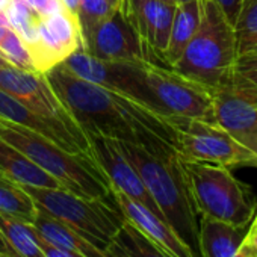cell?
I'll list each match as a JSON object with an SVG mask.
<instances>
[{"instance_id": "6da1fadb", "label": "cell", "mask_w": 257, "mask_h": 257, "mask_svg": "<svg viewBox=\"0 0 257 257\" xmlns=\"http://www.w3.org/2000/svg\"><path fill=\"white\" fill-rule=\"evenodd\" d=\"M44 74L85 135L124 141L150 152L174 147L171 125L143 104L74 76L62 64Z\"/></svg>"}, {"instance_id": "7a4b0ae2", "label": "cell", "mask_w": 257, "mask_h": 257, "mask_svg": "<svg viewBox=\"0 0 257 257\" xmlns=\"http://www.w3.org/2000/svg\"><path fill=\"white\" fill-rule=\"evenodd\" d=\"M116 144L140 174L171 228L189 246L194 257H201L198 240L200 216L194 204L183 162L176 149L168 146L158 152H150L141 146L124 141H116Z\"/></svg>"}, {"instance_id": "3957f363", "label": "cell", "mask_w": 257, "mask_h": 257, "mask_svg": "<svg viewBox=\"0 0 257 257\" xmlns=\"http://www.w3.org/2000/svg\"><path fill=\"white\" fill-rule=\"evenodd\" d=\"M0 140L55 177L64 189L85 198L110 195L109 180L92 156L70 153L49 138L5 119H0Z\"/></svg>"}, {"instance_id": "277c9868", "label": "cell", "mask_w": 257, "mask_h": 257, "mask_svg": "<svg viewBox=\"0 0 257 257\" xmlns=\"http://www.w3.org/2000/svg\"><path fill=\"white\" fill-rule=\"evenodd\" d=\"M201 17L197 32L182 56L170 68L213 89L228 82L237 70L233 25L215 0H200Z\"/></svg>"}, {"instance_id": "5b68a950", "label": "cell", "mask_w": 257, "mask_h": 257, "mask_svg": "<svg viewBox=\"0 0 257 257\" xmlns=\"http://www.w3.org/2000/svg\"><path fill=\"white\" fill-rule=\"evenodd\" d=\"M198 216L234 227H248L257 209L251 186L237 180L228 167L182 161Z\"/></svg>"}, {"instance_id": "8992f818", "label": "cell", "mask_w": 257, "mask_h": 257, "mask_svg": "<svg viewBox=\"0 0 257 257\" xmlns=\"http://www.w3.org/2000/svg\"><path fill=\"white\" fill-rule=\"evenodd\" d=\"M22 188L31 195L37 209L70 225L101 251L125 219L112 192L104 198H85L62 188L26 185H22Z\"/></svg>"}, {"instance_id": "52a82bcc", "label": "cell", "mask_w": 257, "mask_h": 257, "mask_svg": "<svg viewBox=\"0 0 257 257\" xmlns=\"http://www.w3.org/2000/svg\"><path fill=\"white\" fill-rule=\"evenodd\" d=\"M174 132V149L182 161L210 162L224 167H257V156L216 122L168 116Z\"/></svg>"}, {"instance_id": "ba28073f", "label": "cell", "mask_w": 257, "mask_h": 257, "mask_svg": "<svg viewBox=\"0 0 257 257\" xmlns=\"http://www.w3.org/2000/svg\"><path fill=\"white\" fill-rule=\"evenodd\" d=\"M61 64L74 76L109 91H113L119 95H124L158 113L156 101L146 80L143 67L144 61H103L89 55L83 49H77Z\"/></svg>"}, {"instance_id": "9c48e42d", "label": "cell", "mask_w": 257, "mask_h": 257, "mask_svg": "<svg viewBox=\"0 0 257 257\" xmlns=\"http://www.w3.org/2000/svg\"><path fill=\"white\" fill-rule=\"evenodd\" d=\"M143 67L161 116L165 119L168 116L200 118L213 122L212 92L209 88L176 73L170 67L149 61H144Z\"/></svg>"}, {"instance_id": "30bf717a", "label": "cell", "mask_w": 257, "mask_h": 257, "mask_svg": "<svg viewBox=\"0 0 257 257\" xmlns=\"http://www.w3.org/2000/svg\"><path fill=\"white\" fill-rule=\"evenodd\" d=\"M0 89L23 101L35 113L67 128L82 146V149L92 155L86 135L56 97L46 74L20 70L13 65L0 67Z\"/></svg>"}, {"instance_id": "8fae6325", "label": "cell", "mask_w": 257, "mask_h": 257, "mask_svg": "<svg viewBox=\"0 0 257 257\" xmlns=\"http://www.w3.org/2000/svg\"><path fill=\"white\" fill-rule=\"evenodd\" d=\"M210 92L213 122L251 150L257 138V86L236 70L228 82Z\"/></svg>"}, {"instance_id": "7c38bea8", "label": "cell", "mask_w": 257, "mask_h": 257, "mask_svg": "<svg viewBox=\"0 0 257 257\" xmlns=\"http://www.w3.org/2000/svg\"><path fill=\"white\" fill-rule=\"evenodd\" d=\"M83 50L103 61H146L143 40L135 25L118 7L83 38Z\"/></svg>"}, {"instance_id": "4fadbf2b", "label": "cell", "mask_w": 257, "mask_h": 257, "mask_svg": "<svg viewBox=\"0 0 257 257\" xmlns=\"http://www.w3.org/2000/svg\"><path fill=\"white\" fill-rule=\"evenodd\" d=\"M77 49H83L77 17L64 8L50 17L40 19L38 40L28 47V52L35 70L44 74Z\"/></svg>"}, {"instance_id": "5bb4252c", "label": "cell", "mask_w": 257, "mask_h": 257, "mask_svg": "<svg viewBox=\"0 0 257 257\" xmlns=\"http://www.w3.org/2000/svg\"><path fill=\"white\" fill-rule=\"evenodd\" d=\"M86 138L89 141L94 159L97 161L100 170L109 180L110 189H116L125 194L128 198L141 203L155 215L165 219L161 209L158 207L153 197L143 183L140 174L121 153L116 141L98 135H86Z\"/></svg>"}, {"instance_id": "9a60e30c", "label": "cell", "mask_w": 257, "mask_h": 257, "mask_svg": "<svg viewBox=\"0 0 257 257\" xmlns=\"http://www.w3.org/2000/svg\"><path fill=\"white\" fill-rule=\"evenodd\" d=\"M119 7L135 25L146 47L162 61L170 41L176 4L161 0H121Z\"/></svg>"}, {"instance_id": "2e32d148", "label": "cell", "mask_w": 257, "mask_h": 257, "mask_svg": "<svg viewBox=\"0 0 257 257\" xmlns=\"http://www.w3.org/2000/svg\"><path fill=\"white\" fill-rule=\"evenodd\" d=\"M110 192L115 201L118 203L124 218L131 221L135 227H138L146 236H149L171 257H194L189 246L177 236V233L165 219L159 218L146 206L128 198L125 194L116 189H110Z\"/></svg>"}, {"instance_id": "e0dca14e", "label": "cell", "mask_w": 257, "mask_h": 257, "mask_svg": "<svg viewBox=\"0 0 257 257\" xmlns=\"http://www.w3.org/2000/svg\"><path fill=\"white\" fill-rule=\"evenodd\" d=\"M0 119L11 121V122L20 124L29 128V131H34L49 138L50 141H53L55 144H58L59 147H62L64 150L70 153H80V155L92 156L82 149V146L76 141V138L67 131V128L35 113L23 101H20L19 98L13 97L11 94L2 89H0Z\"/></svg>"}, {"instance_id": "ac0fdd59", "label": "cell", "mask_w": 257, "mask_h": 257, "mask_svg": "<svg viewBox=\"0 0 257 257\" xmlns=\"http://www.w3.org/2000/svg\"><path fill=\"white\" fill-rule=\"evenodd\" d=\"M246 228L200 216L198 240L201 257H249L242 249Z\"/></svg>"}, {"instance_id": "d6986e66", "label": "cell", "mask_w": 257, "mask_h": 257, "mask_svg": "<svg viewBox=\"0 0 257 257\" xmlns=\"http://www.w3.org/2000/svg\"><path fill=\"white\" fill-rule=\"evenodd\" d=\"M32 225L40 237H43L46 242L58 248L77 252L83 257H106L104 252L100 248H97L92 242H89L86 237L79 234L70 225L61 222L59 219L50 216L49 213L40 209Z\"/></svg>"}, {"instance_id": "ffe728a7", "label": "cell", "mask_w": 257, "mask_h": 257, "mask_svg": "<svg viewBox=\"0 0 257 257\" xmlns=\"http://www.w3.org/2000/svg\"><path fill=\"white\" fill-rule=\"evenodd\" d=\"M0 171L19 185L52 189L62 188L55 177L4 140H0Z\"/></svg>"}, {"instance_id": "44dd1931", "label": "cell", "mask_w": 257, "mask_h": 257, "mask_svg": "<svg viewBox=\"0 0 257 257\" xmlns=\"http://www.w3.org/2000/svg\"><path fill=\"white\" fill-rule=\"evenodd\" d=\"M201 17L200 0H192L188 4L176 5V13L173 19L170 41L165 53L162 55V62L167 67H171L185 52L186 46L192 40L194 34L198 29Z\"/></svg>"}, {"instance_id": "7402d4cb", "label": "cell", "mask_w": 257, "mask_h": 257, "mask_svg": "<svg viewBox=\"0 0 257 257\" xmlns=\"http://www.w3.org/2000/svg\"><path fill=\"white\" fill-rule=\"evenodd\" d=\"M103 252L106 257H171L127 219H124Z\"/></svg>"}, {"instance_id": "603a6c76", "label": "cell", "mask_w": 257, "mask_h": 257, "mask_svg": "<svg viewBox=\"0 0 257 257\" xmlns=\"http://www.w3.org/2000/svg\"><path fill=\"white\" fill-rule=\"evenodd\" d=\"M0 234L11 257H44L32 224L0 212Z\"/></svg>"}, {"instance_id": "cb8c5ba5", "label": "cell", "mask_w": 257, "mask_h": 257, "mask_svg": "<svg viewBox=\"0 0 257 257\" xmlns=\"http://www.w3.org/2000/svg\"><path fill=\"white\" fill-rule=\"evenodd\" d=\"M0 212L32 224L38 209L22 185L0 171Z\"/></svg>"}, {"instance_id": "d4e9b609", "label": "cell", "mask_w": 257, "mask_h": 257, "mask_svg": "<svg viewBox=\"0 0 257 257\" xmlns=\"http://www.w3.org/2000/svg\"><path fill=\"white\" fill-rule=\"evenodd\" d=\"M239 58L252 52L257 46V0H240L233 23Z\"/></svg>"}, {"instance_id": "484cf974", "label": "cell", "mask_w": 257, "mask_h": 257, "mask_svg": "<svg viewBox=\"0 0 257 257\" xmlns=\"http://www.w3.org/2000/svg\"><path fill=\"white\" fill-rule=\"evenodd\" d=\"M5 17L10 28L22 38L26 49L37 43L38 22L41 17L26 5L25 0H10L5 10Z\"/></svg>"}, {"instance_id": "4316f807", "label": "cell", "mask_w": 257, "mask_h": 257, "mask_svg": "<svg viewBox=\"0 0 257 257\" xmlns=\"http://www.w3.org/2000/svg\"><path fill=\"white\" fill-rule=\"evenodd\" d=\"M118 7H115L110 0H79L77 8V23L83 38L94 29L95 25L107 19Z\"/></svg>"}, {"instance_id": "83f0119b", "label": "cell", "mask_w": 257, "mask_h": 257, "mask_svg": "<svg viewBox=\"0 0 257 257\" xmlns=\"http://www.w3.org/2000/svg\"><path fill=\"white\" fill-rule=\"evenodd\" d=\"M0 53L16 68L26 70V71H37L25 43L11 28L7 29L4 38L0 40Z\"/></svg>"}, {"instance_id": "f1b7e54d", "label": "cell", "mask_w": 257, "mask_h": 257, "mask_svg": "<svg viewBox=\"0 0 257 257\" xmlns=\"http://www.w3.org/2000/svg\"><path fill=\"white\" fill-rule=\"evenodd\" d=\"M25 2L41 19L50 17L65 8L61 0H25Z\"/></svg>"}, {"instance_id": "f546056e", "label": "cell", "mask_w": 257, "mask_h": 257, "mask_svg": "<svg viewBox=\"0 0 257 257\" xmlns=\"http://www.w3.org/2000/svg\"><path fill=\"white\" fill-rule=\"evenodd\" d=\"M38 234V233H37ZM38 240H40V246H41V251L44 254V257H83L77 252H73V251H67V249H62V248H58L49 242H46L43 237L38 236Z\"/></svg>"}, {"instance_id": "4dcf8cb0", "label": "cell", "mask_w": 257, "mask_h": 257, "mask_svg": "<svg viewBox=\"0 0 257 257\" xmlns=\"http://www.w3.org/2000/svg\"><path fill=\"white\" fill-rule=\"evenodd\" d=\"M242 249L249 257H257V230H248L242 240Z\"/></svg>"}, {"instance_id": "1f68e13d", "label": "cell", "mask_w": 257, "mask_h": 257, "mask_svg": "<svg viewBox=\"0 0 257 257\" xmlns=\"http://www.w3.org/2000/svg\"><path fill=\"white\" fill-rule=\"evenodd\" d=\"M237 71L246 77L254 86H257V62L255 64H246V65H237Z\"/></svg>"}, {"instance_id": "d6a6232c", "label": "cell", "mask_w": 257, "mask_h": 257, "mask_svg": "<svg viewBox=\"0 0 257 257\" xmlns=\"http://www.w3.org/2000/svg\"><path fill=\"white\" fill-rule=\"evenodd\" d=\"M257 62V46L252 52L248 55H243L237 59V65H246V64H255Z\"/></svg>"}, {"instance_id": "836d02e7", "label": "cell", "mask_w": 257, "mask_h": 257, "mask_svg": "<svg viewBox=\"0 0 257 257\" xmlns=\"http://www.w3.org/2000/svg\"><path fill=\"white\" fill-rule=\"evenodd\" d=\"M62 5L73 14L77 17V8H79V0H61Z\"/></svg>"}, {"instance_id": "e575fe53", "label": "cell", "mask_w": 257, "mask_h": 257, "mask_svg": "<svg viewBox=\"0 0 257 257\" xmlns=\"http://www.w3.org/2000/svg\"><path fill=\"white\" fill-rule=\"evenodd\" d=\"M8 28H10V25H8L7 17H5V13L0 14V40L4 38V35H5V32H7Z\"/></svg>"}, {"instance_id": "d590c367", "label": "cell", "mask_w": 257, "mask_h": 257, "mask_svg": "<svg viewBox=\"0 0 257 257\" xmlns=\"http://www.w3.org/2000/svg\"><path fill=\"white\" fill-rule=\"evenodd\" d=\"M0 254H8V255H11L8 246H7V243H5V240L2 237V234H0Z\"/></svg>"}, {"instance_id": "8d00e7d4", "label": "cell", "mask_w": 257, "mask_h": 257, "mask_svg": "<svg viewBox=\"0 0 257 257\" xmlns=\"http://www.w3.org/2000/svg\"><path fill=\"white\" fill-rule=\"evenodd\" d=\"M8 4H10V0H0V14H4V13H5Z\"/></svg>"}, {"instance_id": "74e56055", "label": "cell", "mask_w": 257, "mask_h": 257, "mask_svg": "<svg viewBox=\"0 0 257 257\" xmlns=\"http://www.w3.org/2000/svg\"><path fill=\"white\" fill-rule=\"evenodd\" d=\"M11 64L8 62V59L2 55V53H0V67H10Z\"/></svg>"}, {"instance_id": "f35d334b", "label": "cell", "mask_w": 257, "mask_h": 257, "mask_svg": "<svg viewBox=\"0 0 257 257\" xmlns=\"http://www.w3.org/2000/svg\"><path fill=\"white\" fill-rule=\"evenodd\" d=\"M251 152L257 156V138H255V141L252 143V146H251Z\"/></svg>"}, {"instance_id": "ab89813d", "label": "cell", "mask_w": 257, "mask_h": 257, "mask_svg": "<svg viewBox=\"0 0 257 257\" xmlns=\"http://www.w3.org/2000/svg\"><path fill=\"white\" fill-rule=\"evenodd\" d=\"M248 230H257V216L254 218V221H252V224L249 225V228Z\"/></svg>"}, {"instance_id": "60d3db41", "label": "cell", "mask_w": 257, "mask_h": 257, "mask_svg": "<svg viewBox=\"0 0 257 257\" xmlns=\"http://www.w3.org/2000/svg\"><path fill=\"white\" fill-rule=\"evenodd\" d=\"M188 2H192V0H176V5H179V4H188Z\"/></svg>"}, {"instance_id": "b9f144b4", "label": "cell", "mask_w": 257, "mask_h": 257, "mask_svg": "<svg viewBox=\"0 0 257 257\" xmlns=\"http://www.w3.org/2000/svg\"><path fill=\"white\" fill-rule=\"evenodd\" d=\"M110 2L115 5V7H119V4H121V0H110Z\"/></svg>"}, {"instance_id": "7bdbcfd3", "label": "cell", "mask_w": 257, "mask_h": 257, "mask_svg": "<svg viewBox=\"0 0 257 257\" xmlns=\"http://www.w3.org/2000/svg\"><path fill=\"white\" fill-rule=\"evenodd\" d=\"M161 2H167V4H176V0H161Z\"/></svg>"}, {"instance_id": "ee69618b", "label": "cell", "mask_w": 257, "mask_h": 257, "mask_svg": "<svg viewBox=\"0 0 257 257\" xmlns=\"http://www.w3.org/2000/svg\"><path fill=\"white\" fill-rule=\"evenodd\" d=\"M0 257H11V255H8V254H0Z\"/></svg>"}]
</instances>
